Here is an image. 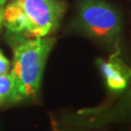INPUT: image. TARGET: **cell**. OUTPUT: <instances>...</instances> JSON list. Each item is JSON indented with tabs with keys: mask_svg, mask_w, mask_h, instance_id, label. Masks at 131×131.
<instances>
[{
	"mask_svg": "<svg viewBox=\"0 0 131 131\" xmlns=\"http://www.w3.org/2000/svg\"><path fill=\"white\" fill-rule=\"evenodd\" d=\"M14 35V57L10 74L13 89L6 104H15L37 95L42 83L48 56L56 44V38H26Z\"/></svg>",
	"mask_w": 131,
	"mask_h": 131,
	"instance_id": "6da1fadb",
	"label": "cell"
},
{
	"mask_svg": "<svg viewBox=\"0 0 131 131\" xmlns=\"http://www.w3.org/2000/svg\"><path fill=\"white\" fill-rule=\"evenodd\" d=\"M75 26L86 36L117 48L122 37V19L118 11L103 0L83 1L77 10Z\"/></svg>",
	"mask_w": 131,
	"mask_h": 131,
	"instance_id": "7a4b0ae2",
	"label": "cell"
},
{
	"mask_svg": "<svg viewBox=\"0 0 131 131\" xmlns=\"http://www.w3.org/2000/svg\"><path fill=\"white\" fill-rule=\"evenodd\" d=\"M26 17L24 37H47L58 28L65 12L60 0H18Z\"/></svg>",
	"mask_w": 131,
	"mask_h": 131,
	"instance_id": "3957f363",
	"label": "cell"
},
{
	"mask_svg": "<svg viewBox=\"0 0 131 131\" xmlns=\"http://www.w3.org/2000/svg\"><path fill=\"white\" fill-rule=\"evenodd\" d=\"M126 89L117 101L102 108L81 113L80 117L74 118L73 122L78 125L98 127L131 121V85Z\"/></svg>",
	"mask_w": 131,
	"mask_h": 131,
	"instance_id": "277c9868",
	"label": "cell"
},
{
	"mask_svg": "<svg viewBox=\"0 0 131 131\" xmlns=\"http://www.w3.org/2000/svg\"><path fill=\"white\" fill-rule=\"evenodd\" d=\"M97 65L105 84L111 92L122 93L125 91L131 82V67L116 54L110 56L107 60L98 59Z\"/></svg>",
	"mask_w": 131,
	"mask_h": 131,
	"instance_id": "5b68a950",
	"label": "cell"
},
{
	"mask_svg": "<svg viewBox=\"0 0 131 131\" xmlns=\"http://www.w3.org/2000/svg\"><path fill=\"white\" fill-rule=\"evenodd\" d=\"M0 27H5L11 34L24 36L26 30V17L18 0L0 8Z\"/></svg>",
	"mask_w": 131,
	"mask_h": 131,
	"instance_id": "8992f818",
	"label": "cell"
},
{
	"mask_svg": "<svg viewBox=\"0 0 131 131\" xmlns=\"http://www.w3.org/2000/svg\"><path fill=\"white\" fill-rule=\"evenodd\" d=\"M13 89V79L10 72L0 75V106L7 103Z\"/></svg>",
	"mask_w": 131,
	"mask_h": 131,
	"instance_id": "52a82bcc",
	"label": "cell"
},
{
	"mask_svg": "<svg viewBox=\"0 0 131 131\" xmlns=\"http://www.w3.org/2000/svg\"><path fill=\"white\" fill-rule=\"evenodd\" d=\"M10 69H11L10 61L0 51V75H3V74L10 72Z\"/></svg>",
	"mask_w": 131,
	"mask_h": 131,
	"instance_id": "ba28073f",
	"label": "cell"
},
{
	"mask_svg": "<svg viewBox=\"0 0 131 131\" xmlns=\"http://www.w3.org/2000/svg\"><path fill=\"white\" fill-rule=\"evenodd\" d=\"M6 1H7V0H0V7H2V6L6 3Z\"/></svg>",
	"mask_w": 131,
	"mask_h": 131,
	"instance_id": "9c48e42d",
	"label": "cell"
},
{
	"mask_svg": "<svg viewBox=\"0 0 131 131\" xmlns=\"http://www.w3.org/2000/svg\"><path fill=\"white\" fill-rule=\"evenodd\" d=\"M84 1H91V0H84Z\"/></svg>",
	"mask_w": 131,
	"mask_h": 131,
	"instance_id": "30bf717a",
	"label": "cell"
},
{
	"mask_svg": "<svg viewBox=\"0 0 131 131\" xmlns=\"http://www.w3.org/2000/svg\"><path fill=\"white\" fill-rule=\"evenodd\" d=\"M0 8H1V7H0ZM0 28H1V27H0Z\"/></svg>",
	"mask_w": 131,
	"mask_h": 131,
	"instance_id": "8fae6325",
	"label": "cell"
}]
</instances>
